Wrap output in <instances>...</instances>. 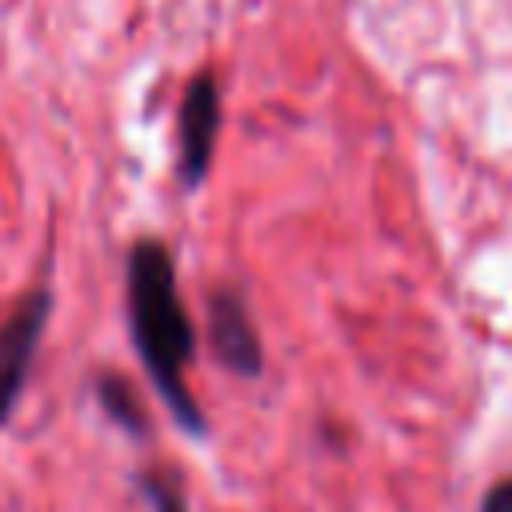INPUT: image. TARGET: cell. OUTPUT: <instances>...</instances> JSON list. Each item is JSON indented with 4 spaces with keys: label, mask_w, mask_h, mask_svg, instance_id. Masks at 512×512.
I'll list each match as a JSON object with an SVG mask.
<instances>
[{
    "label": "cell",
    "mask_w": 512,
    "mask_h": 512,
    "mask_svg": "<svg viewBox=\"0 0 512 512\" xmlns=\"http://www.w3.org/2000/svg\"><path fill=\"white\" fill-rule=\"evenodd\" d=\"M128 312L140 360L164 392L168 408L184 428L204 432V416L184 384V368L192 360V324L176 292L172 256L156 240H140L128 256Z\"/></svg>",
    "instance_id": "6da1fadb"
},
{
    "label": "cell",
    "mask_w": 512,
    "mask_h": 512,
    "mask_svg": "<svg viewBox=\"0 0 512 512\" xmlns=\"http://www.w3.org/2000/svg\"><path fill=\"white\" fill-rule=\"evenodd\" d=\"M44 320H48V292H28L16 304V312L8 316V324L0 328V424L24 388L36 340L44 332Z\"/></svg>",
    "instance_id": "7a4b0ae2"
},
{
    "label": "cell",
    "mask_w": 512,
    "mask_h": 512,
    "mask_svg": "<svg viewBox=\"0 0 512 512\" xmlns=\"http://www.w3.org/2000/svg\"><path fill=\"white\" fill-rule=\"evenodd\" d=\"M220 132V92L208 76H196L180 104V176L184 184H200Z\"/></svg>",
    "instance_id": "3957f363"
},
{
    "label": "cell",
    "mask_w": 512,
    "mask_h": 512,
    "mask_svg": "<svg viewBox=\"0 0 512 512\" xmlns=\"http://www.w3.org/2000/svg\"><path fill=\"white\" fill-rule=\"evenodd\" d=\"M208 336L212 348L220 356L224 368H232L236 376H260V336L248 320V308L240 304L236 292H216L208 304Z\"/></svg>",
    "instance_id": "277c9868"
},
{
    "label": "cell",
    "mask_w": 512,
    "mask_h": 512,
    "mask_svg": "<svg viewBox=\"0 0 512 512\" xmlns=\"http://www.w3.org/2000/svg\"><path fill=\"white\" fill-rule=\"evenodd\" d=\"M96 396H100L104 412H108L116 424H124L128 432H144V412H140L136 396L128 392V384H120L116 376H100V384H96Z\"/></svg>",
    "instance_id": "5b68a950"
},
{
    "label": "cell",
    "mask_w": 512,
    "mask_h": 512,
    "mask_svg": "<svg viewBox=\"0 0 512 512\" xmlns=\"http://www.w3.org/2000/svg\"><path fill=\"white\" fill-rule=\"evenodd\" d=\"M140 488H144L152 512H188L180 488H176L168 476H160V472H144V476H140Z\"/></svg>",
    "instance_id": "8992f818"
},
{
    "label": "cell",
    "mask_w": 512,
    "mask_h": 512,
    "mask_svg": "<svg viewBox=\"0 0 512 512\" xmlns=\"http://www.w3.org/2000/svg\"><path fill=\"white\" fill-rule=\"evenodd\" d=\"M480 512H512V476H504L500 484H492V488H488V496H484Z\"/></svg>",
    "instance_id": "52a82bcc"
}]
</instances>
